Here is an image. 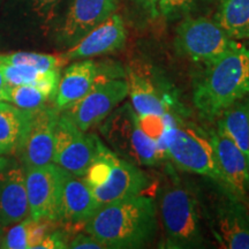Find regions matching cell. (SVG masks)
<instances>
[{"label": "cell", "instance_id": "obj_1", "mask_svg": "<svg viewBox=\"0 0 249 249\" xmlns=\"http://www.w3.org/2000/svg\"><path fill=\"white\" fill-rule=\"evenodd\" d=\"M157 213L154 198L140 194L101 205L85 230L104 248H142L157 232Z\"/></svg>", "mask_w": 249, "mask_h": 249}, {"label": "cell", "instance_id": "obj_2", "mask_svg": "<svg viewBox=\"0 0 249 249\" xmlns=\"http://www.w3.org/2000/svg\"><path fill=\"white\" fill-rule=\"evenodd\" d=\"M203 65L193 102L205 119H218L225 108L249 95V49L234 40L226 51Z\"/></svg>", "mask_w": 249, "mask_h": 249}, {"label": "cell", "instance_id": "obj_3", "mask_svg": "<svg viewBox=\"0 0 249 249\" xmlns=\"http://www.w3.org/2000/svg\"><path fill=\"white\" fill-rule=\"evenodd\" d=\"M158 193L165 248H200L204 244L200 208L191 189L178 179H167Z\"/></svg>", "mask_w": 249, "mask_h": 249}, {"label": "cell", "instance_id": "obj_4", "mask_svg": "<svg viewBox=\"0 0 249 249\" xmlns=\"http://www.w3.org/2000/svg\"><path fill=\"white\" fill-rule=\"evenodd\" d=\"M99 205L142 194L149 177L98 140V151L83 177Z\"/></svg>", "mask_w": 249, "mask_h": 249}, {"label": "cell", "instance_id": "obj_5", "mask_svg": "<svg viewBox=\"0 0 249 249\" xmlns=\"http://www.w3.org/2000/svg\"><path fill=\"white\" fill-rule=\"evenodd\" d=\"M102 124V136L119 157L140 167L158 166L164 160L130 104L114 108Z\"/></svg>", "mask_w": 249, "mask_h": 249}, {"label": "cell", "instance_id": "obj_6", "mask_svg": "<svg viewBox=\"0 0 249 249\" xmlns=\"http://www.w3.org/2000/svg\"><path fill=\"white\" fill-rule=\"evenodd\" d=\"M167 160L183 172L209 178L223 188L209 135L183 117L178 118L176 132L167 147Z\"/></svg>", "mask_w": 249, "mask_h": 249}, {"label": "cell", "instance_id": "obj_7", "mask_svg": "<svg viewBox=\"0 0 249 249\" xmlns=\"http://www.w3.org/2000/svg\"><path fill=\"white\" fill-rule=\"evenodd\" d=\"M233 42L214 18L187 15L177 27L174 49L189 60L205 64L226 51Z\"/></svg>", "mask_w": 249, "mask_h": 249}, {"label": "cell", "instance_id": "obj_8", "mask_svg": "<svg viewBox=\"0 0 249 249\" xmlns=\"http://www.w3.org/2000/svg\"><path fill=\"white\" fill-rule=\"evenodd\" d=\"M127 96L128 83L126 79L98 80L82 98L65 108L64 114L81 130L88 132L107 119Z\"/></svg>", "mask_w": 249, "mask_h": 249}, {"label": "cell", "instance_id": "obj_9", "mask_svg": "<svg viewBox=\"0 0 249 249\" xmlns=\"http://www.w3.org/2000/svg\"><path fill=\"white\" fill-rule=\"evenodd\" d=\"M98 140V136L88 135L66 114H61L55 126L52 161L74 176L83 178L97 155Z\"/></svg>", "mask_w": 249, "mask_h": 249}, {"label": "cell", "instance_id": "obj_10", "mask_svg": "<svg viewBox=\"0 0 249 249\" xmlns=\"http://www.w3.org/2000/svg\"><path fill=\"white\" fill-rule=\"evenodd\" d=\"M65 173L66 170L54 163L24 167L31 218L51 222L60 219Z\"/></svg>", "mask_w": 249, "mask_h": 249}, {"label": "cell", "instance_id": "obj_11", "mask_svg": "<svg viewBox=\"0 0 249 249\" xmlns=\"http://www.w3.org/2000/svg\"><path fill=\"white\" fill-rule=\"evenodd\" d=\"M209 139L224 192L245 202L249 194V160L218 124L210 132Z\"/></svg>", "mask_w": 249, "mask_h": 249}, {"label": "cell", "instance_id": "obj_12", "mask_svg": "<svg viewBox=\"0 0 249 249\" xmlns=\"http://www.w3.org/2000/svg\"><path fill=\"white\" fill-rule=\"evenodd\" d=\"M218 202L211 230L222 248L249 249V211L242 202L225 193Z\"/></svg>", "mask_w": 249, "mask_h": 249}, {"label": "cell", "instance_id": "obj_13", "mask_svg": "<svg viewBox=\"0 0 249 249\" xmlns=\"http://www.w3.org/2000/svg\"><path fill=\"white\" fill-rule=\"evenodd\" d=\"M119 0H71L58 38L64 45L73 46L90 30L117 12Z\"/></svg>", "mask_w": 249, "mask_h": 249}, {"label": "cell", "instance_id": "obj_14", "mask_svg": "<svg viewBox=\"0 0 249 249\" xmlns=\"http://www.w3.org/2000/svg\"><path fill=\"white\" fill-rule=\"evenodd\" d=\"M59 112L55 107H49L45 105L34 112L29 130L20 150L26 166L52 163Z\"/></svg>", "mask_w": 249, "mask_h": 249}, {"label": "cell", "instance_id": "obj_15", "mask_svg": "<svg viewBox=\"0 0 249 249\" xmlns=\"http://www.w3.org/2000/svg\"><path fill=\"white\" fill-rule=\"evenodd\" d=\"M126 42L127 30L123 18L114 13L71 46L64 55L67 60H79L114 53L123 50Z\"/></svg>", "mask_w": 249, "mask_h": 249}, {"label": "cell", "instance_id": "obj_16", "mask_svg": "<svg viewBox=\"0 0 249 249\" xmlns=\"http://www.w3.org/2000/svg\"><path fill=\"white\" fill-rule=\"evenodd\" d=\"M126 80L128 83V96L132 101V107L139 116L179 114L174 110L176 104L170 93L141 70L129 66L126 70Z\"/></svg>", "mask_w": 249, "mask_h": 249}, {"label": "cell", "instance_id": "obj_17", "mask_svg": "<svg viewBox=\"0 0 249 249\" xmlns=\"http://www.w3.org/2000/svg\"><path fill=\"white\" fill-rule=\"evenodd\" d=\"M105 71L107 65L87 59L70 65L59 81L54 96L55 107L59 111H64L74 102L82 98L98 80H107Z\"/></svg>", "mask_w": 249, "mask_h": 249}, {"label": "cell", "instance_id": "obj_18", "mask_svg": "<svg viewBox=\"0 0 249 249\" xmlns=\"http://www.w3.org/2000/svg\"><path fill=\"white\" fill-rule=\"evenodd\" d=\"M29 216L24 170L6 166L0 171V225H12Z\"/></svg>", "mask_w": 249, "mask_h": 249}, {"label": "cell", "instance_id": "obj_19", "mask_svg": "<svg viewBox=\"0 0 249 249\" xmlns=\"http://www.w3.org/2000/svg\"><path fill=\"white\" fill-rule=\"evenodd\" d=\"M99 207L85 179L66 171L62 185L60 219L71 224H85Z\"/></svg>", "mask_w": 249, "mask_h": 249}, {"label": "cell", "instance_id": "obj_20", "mask_svg": "<svg viewBox=\"0 0 249 249\" xmlns=\"http://www.w3.org/2000/svg\"><path fill=\"white\" fill-rule=\"evenodd\" d=\"M35 110H23L0 102V155L20 152Z\"/></svg>", "mask_w": 249, "mask_h": 249}, {"label": "cell", "instance_id": "obj_21", "mask_svg": "<svg viewBox=\"0 0 249 249\" xmlns=\"http://www.w3.org/2000/svg\"><path fill=\"white\" fill-rule=\"evenodd\" d=\"M0 68L4 74L6 85L35 86L50 98H54L57 93L60 81V70L39 71L27 65L11 64H0Z\"/></svg>", "mask_w": 249, "mask_h": 249}, {"label": "cell", "instance_id": "obj_22", "mask_svg": "<svg viewBox=\"0 0 249 249\" xmlns=\"http://www.w3.org/2000/svg\"><path fill=\"white\" fill-rule=\"evenodd\" d=\"M217 124L249 160V95L225 108L218 117Z\"/></svg>", "mask_w": 249, "mask_h": 249}, {"label": "cell", "instance_id": "obj_23", "mask_svg": "<svg viewBox=\"0 0 249 249\" xmlns=\"http://www.w3.org/2000/svg\"><path fill=\"white\" fill-rule=\"evenodd\" d=\"M214 21L232 39H249V0H218Z\"/></svg>", "mask_w": 249, "mask_h": 249}, {"label": "cell", "instance_id": "obj_24", "mask_svg": "<svg viewBox=\"0 0 249 249\" xmlns=\"http://www.w3.org/2000/svg\"><path fill=\"white\" fill-rule=\"evenodd\" d=\"M67 61L64 54H45L23 51L0 54V64L27 65L39 71L60 70Z\"/></svg>", "mask_w": 249, "mask_h": 249}, {"label": "cell", "instance_id": "obj_25", "mask_svg": "<svg viewBox=\"0 0 249 249\" xmlns=\"http://www.w3.org/2000/svg\"><path fill=\"white\" fill-rule=\"evenodd\" d=\"M50 97L35 86L6 85L4 101L23 110H37L44 107Z\"/></svg>", "mask_w": 249, "mask_h": 249}, {"label": "cell", "instance_id": "obj_26", "mask_svg": "<svg viewBox=\"0 0 249 249\" xmlns=\"http://www.w3.org/2000/svg\"><path fill=\"white\" fill-rule=\"evenodd\" d=\"M33 218H24L21 222L15 223L13 227L5 233L2 248L5 249H27L30 248V225Z\"/></svg>", "mask_w": 249, "mask_h": 249}, {"label": "cell", "instance_id": "obj_27", "mask_svg": "<svg viewBox=\"0 0 249 249\" xmlns=\"http://www.w3.org/2000/svg\"><path fill=\"white\" fill-rule=\"evenodd\" d=\"M198 0H160V15L167 21L181 20L192 13Z\"/></svg>", "mask_w": 249, "mask_h": 249}, {"label": "cell", "instance_id": "obj_28", "mask_svg": "<svg viewBox=\"0 0 249 249\" xmlns=\"http://www.w3.org/2000/svg\"><path fill=\"white\" fill-rule=\"evenodd\" d=\"M62 0H29L30 11L43 24H49L53 20Z\"/></svg>", "mask_w": 249, "mask_h": 249}, {"label": "cell", "instance_id": "obj_29", "mask_svg": "<svg viewBox=\"0 0 249 249\" xmlns=\"http://www.w3.org/2000/svg\"><path fill=\"white\" fill-rule=\"evenodd\" d=\"M68 236L62 231L49 232V234L36 246L38 249H64L68 248Z\"/></svg>", "mask_w": 249, "mask_h": 249}, {"label": "cell", "instance_id": "obj_30", "mask_svg": "<svg viewBox=\"0 0 249 249\" xmlns=\"http://www.w3.org/2000/svg\"><path fill=\"white\" fill-rule=\"evenodd\" d=\"M68 248L71 249H103V246L97 239L93 238L89 233H80L68 242Z\"/></svg>", "mask_w": 249, "mask_h": 249}, {"label": "cell", "instance_id": "obj_31", "mask_svg": "<svg viewBox=\"0 0 249 249\" xmlns=\"http://www.w3.org/2000/svg\"><path fill=\"white\" fill-rule=\"evenodd\" d=\"M132 2L150 18L160 17V0H132Z\"/></svg>", "mask_w": 249, "mask_h": 249}, {"label": "cell", "instance_id": "obj_32", "mask_svg": "<svg viewBox=\"0 0 249 249\" xmlns=\"http://www.w3.org/2000/svg\"><path fill=\"white\" fill-rule=\"evenodd\" d=\"M5 88H6V81H5L4 74H2L1 68H0V102L4 101Z\"/></svg>", "mask_w": 249, "mask_h": 249}, {"label": "cell", "instance_id": "obj_33", "mask_svg": "<svg viewBox=\"0 0 249 249\" xmlns=\"http://www.w3.org/2000/svg\"><path fill=\"white\" fill-rule=\"evenodd\" d=\"M5 233V226L0 225V248H2V244H4Z\"/></svg>", "mask_w": 249, "mask_h": 249}, {"label": "cell", "instance_id": "obj_34", "mask_svg": "<svg viewBox=\"0 0 249 249\" xmlns=\"http://www.w3.org/2000/svg\"><path fill=\"white\" fill-rule=\"evenodd\" d=\"M6 166H8V160L5 157H2V155H0V171L4 170Z\"/></svg>", "mask_w": 249, "mask_h": 249}, {"label": "cell", "instance_id": "obj_35", "mask_svg": "<svg viewBox=\"0 0 249 249\" xmlns=\"http://www.w3.org/2000/svg\"><path fill=\"white\" fill-rule=\"evenodd\" d=\"M248 49H249V48H248Z\"/></svg>", "mask_w": 249, "mask_h": 249}]
</instances>
